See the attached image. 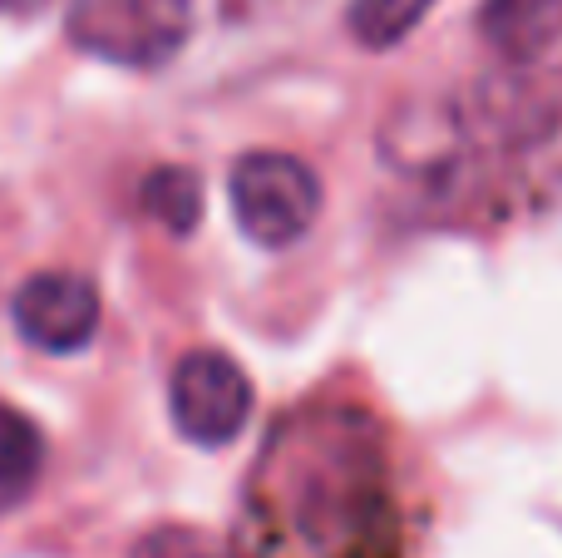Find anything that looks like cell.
<instances>
[{
	"instance_id": "8",
	"label": "cell",
	"mask_w": 562,
	"mask_h": 558,
	"mask_svg": "<svg viewBox=\"0 0 562 558\" xmlns=\"http://www.w3.org/2000/svg\"><path fill=\"white\" fill-rule=\"evenodd\" d=\"M439 0H350L346 25L366 49H395Z\"/></svg>"
},
{
	"instance_id": "5",
	"label": "cell",
	"mask_w": 562,
	"mask_h": 558,
	"mask_svg": "<svg viewBox=\"0 0 562 558\" xmlns=\"http://www.w3.org/2000/svg\"><path fill=\"white\" fill-rule=\"evenodd\" d=\"M479 35L508 65H533L562 40V0H484Z\"/></svg>"
},
{
	"instance_id": "2",
	"label": "cell",
	"mask_w": 562,
	"mask_h": 558,
	"mask_svg": "<svg viewBox=\"0 0 562 558\" xmlns=\"http://www.w3.org/2000/svg\"><path fill=\"white\" fill-rule=\"evenodd\" d=\"M193 0H75L69 40L109 65L158 69L183 49Z\"/></svg>"
},
{
	"instance_id": "4",
	"label": "cell",
	"mask_w": 562,
	"mask_h": 558,
	"mask_svg": "<svg viewBox=\"0 0 562 558\" xmlns=\"http://www.w3.org/2000/svg\"><path fill=\"white\" fill-rule=\"evenodd\" d=\"M10 322L20 342L45 356H69L94 342L99 332V292L79 272H35L10 297Z\"/></svg>"
},
{
	"instance_id": "3",
	"label": "cell",
	"mask_w": 562,
	"mask_h": 558,
	"mask_svg": "<svg viewBox=\"0 0 562 558\" xmlns=\"http://www.w3.org/2000/svg\"><path fill=\"white\" fill-rule=\"evenodd\" d=\"M168 411L183 440L217 450V445L237 440L252 415V381L227 351H188L168 376Z\"/></svg>"
},
{
	"instance_id": "6",
	"label": "cell",
	"mask_w": 562,
	"mask_h": 558,
	"mask_svg": "<svg viewBox=\"0 0 562 558\" xmlns=\"http://www.w3.org/2000/svg\"><path fill=\"white\" fill-rule=\"evenodd\" d=\"M40 465H45L40 431L30 425V415H20L15 405L0 401V514H10L35 490Z\"/></svg>"
},
{
	"instance_id": "1",
	"label": "cell",
	"mask_w": 562,
	"mask_h": 558,
	"mask_svg": "<svg viewBox=\"0 0 562 558\" xmlns=\"http://www.w3.org/2000/svg\"><path fill=\"white\" fill-rule=\"evenodd\" d=\"M233 217L247 243L257 247H291L311 233L321 217V178L306 158L281 148H252L233 164L227 178Z\"/></svg>"
},
{
	"instance_id": "7",
	"label": "cell",
	"mask_w": 562,
	"mask_h": 558,
	"mask_svg": "<svg viewBox=\"0 0 562 558\" xmlns=\"http://www.w3.org/2000/svg\"><path fill=\"white\" fill-rule=\"evenodd\" d=\"M138 203H144L148 217H158V223L168 227V233L188 237L198 227V217H203V178L193 174V168H154V174L144 178V188H138Z\"/></svg>"
}]
</instances>
